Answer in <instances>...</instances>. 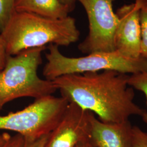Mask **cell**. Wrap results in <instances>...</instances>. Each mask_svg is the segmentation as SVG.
<instances>
[{
    "label": "cell",
    "mask_w": 147,
    "mask_h": 147,
    "mask_svg": "<svg viewBox=\"0 0 147 147\" xmlns=\"http://www.w3.org/2000/svg\"><path fill=\"white\" fill-rule=\"evenodd\" d=\"M129 74L113 70L64 75L52 80L61 96L98 116L105 123H119L145 110L134 101Z\"/></svg>",
    "instance_id": "1"
},
{
    "label": "cell",
    "mask_w": 147,
    "mask_h": 147,
    "mask_svg": "<svg viewBox=\"0 0 147 147\" xmlns=\"http://www.w3.org/2000/svg\"><path fill=\"white\" fill-rule=\"evenodd\" d=\"M80 36L76 21L70 16L53 19L16 11L0 32L8 56L47 44L68 47L76 42Z\"/></svg>",
    "instance_id": "2"
},
{
    "label": "cell",
    "mask_w": 147,
    "mask_h": 147,
    "mask_svg": "<svg viewBox=\"0 0 147 147\" xmlns=\"http://www.w3.org/2000/svg\"><path fill=\"white\" fill-rule=\"evenodd\" d=\"M46 47L32 48L8 56L0 75V111L6 104L16 99H37L53 95L57 90L52 81L42 79L38 74Z\"/></svg>",
    "instance_id": "3"
},
{
    "label": "cell",
    "mask_w": 147,
    "mask_h": 147,
    "mask_svg": "<svg viewBox=\"0 0 147 147\" xmlns=\"http://www.w3.org/2000/svg\"><path fill=\"white\" fill-rule=\"evenodd\" d=\"M46 54L47 62L42 71L45 79L52 81L64 75L113 70L133 74L147 70V61L142 57L127 58L117 51L89 53L85 56L70 57L63 55L58 46L50 44Z\"/></svg>",
    "instance_id": "4"
},
{
    "label": "cell",
    "mask_w": 147,
    "mask_h": 147,
    "mask_svg": "<svg viewBox=\"0 0 147 147\" xmlns=\"http://www.w3.org/2000/svg\"><path fill=\"white\" fill-rule=\"evenodd\" d=\"M68 104L65 98L53 95L35 99L21 110L0 116V130L16 132L25 141L36 140L53 131Z\"/></svg>",
    "instance_id": "5"
},
{
    "label": "cell",
    "mask_w": 147,
    "mask_h": 147,
    "mask_svg": "<svg viewBox=\"0 0 147 147\" xmlns=\"http://www.w3.org/2000/svg\"><path fill=\"white\" fill-rule=\"evenodd\" d=\"M84 8L89 23V32L78 49L87 55L116 51L115 37L118 19L112 0H75Z\"/></svg>",
    "instance_id": "6"
},
{
    "label": "cell",
    "mask_w": 147,
    "mask_h": 147,
    "mask_svg": "<svg viewBox=\"0 0 147 147\" xmlns=\"http://www.w3.org/2000/svg\"><path fill=\"white\" fill-rule=\"evenodd\" d=\"M93 113L70 102L58 124L48 136L45 147H75L89 141Z\"/></svg>",
    "instance_id": "7"
},
{
    "label": "cell",
    "mask_w": 147,
    "mask_h": 147,
    "mask_svg": "<svg viewBox=\"0 0 147 147\" xmlns=\"http://www.w3.org/2000/svg\"><path fill=\"white\" fill-rule=\"evenodd\" d=\"M141 0H135L130 4L122 5L116 11L118 25L115 37L116 51L127 58L141 57Z\"/></svg>",
    "instance_id": "8"
},
{
    "label": "cell",
    "mask_w": 147,
    "mask_h": 147,
    "mask_svg": "<svg viewBox=\"0 0 147 147\" xmlns=\"http://www.w3.org/2000/svg\"><path fill=\"white\" fill-rule=\"evenodd\" d=\"M132 129L129 120L105 123L93 114L89 141L94 147H132Z\"/></svg>",
    "instance_id": "9"
},
{
    "label": "cell",
    "mask_w": 147,
    "mask_h": 147,
    "mask_svg": "<svg viewBox=\"0 0 147 147\" xmlns=\"http://www.w3.org/2000/svg\"><path fill=\"white\" fill-rule=\"evenodd\" d=\"M15 11L53 19L65 18L70 12L59 0H16Z\"/></svg>",
    "instance_id": "10"
},
{
    "label": "cell",
    "mask_w": 147,
    "mask_h": 147,
    "mask_svg": "<svg viewBox=\"0 0 147 147\" xmlns=\"http://www.w3.org/2000/svg\"><path fill=\"white\" fill-rule=\"evenodd\" d=\"M128 84L133 89L139 90L143 93L146 99L147 105V70L129 75ZM142 118L147 124V110L145 111Z\"/></svg>",
    "instance_id": "11"
},
{
    "label": "cell",
    "mask_w": 147,
    "mask_h": 147,
    "mask_svg": "<svg viewBox=\"0 0 147 147\" xmlns=\"http://www.w3.org/2000/svg\"><path fill=\"white\" fill-rule=\"evenodd\" d=\"M140 13L141 40V56L147 61V0H141Z\"/></svg>",
    "instance_id": "12"
},
{
    "label": "cell",
    "mask_w": 147,
    "mask_h": 147,
    "mask_svg": "<svg viewBox=\"0 0 147 147\" xmlns=\"http://www.w3.org/2000/svg\"><path fill=\"white\" fill-rule=\"evenodd\" d=\"M16 0H0V32L7 25L15 12Z\"/></svg>",
    "instance_id": "13"
},
{
    "label": "cell",
    "mask_w": 147,
    "mask_h": 147,
    "mask_svg": "<svg viewBox=\"0 0 147 147\" xmlns=\"http://www.w3.org/2000/svg\"><path fill=\"white\" fill-rule=\"evenodd\" d=\"M132 147H147V132L137 126H133Z\"/></svg>",
    "instance_id": "14"
},
{
    "label": "cell",
    "mask_w": 147,
    "mask_h": 147,
    "mask_svg": "<svg viewBox=\"0 0 147 147\" xmlns=\"http://www.w3.org/2000/svg\"><path fill=\"white\" fill-rule=\"evenodd\" d=\"M25 142L24 137L16 134V135L11 136L9 141L2 147H23Z\"/></svg>",
    "instance_id": "15"
},
{
    "label": "cell",
    "mask_w": 147,
    "mask_h": 147,
    "mask_svg": "<svg viewBox=\"0 0 147 147\" xmlns=\"http://www.w3.org/2000/svg\"><path fill=\"white\" fill-rule=\"evenodd\" d=\"M48 136L49 135H47L32 141H27L25 140L23 147H45Z\"/></svg>",
    "instance_id": "16"
},
{
    "label": "cell",
    "mask_w": 147,
    "mask_h": 147,
    "mask_svg": "<svg viewBox=\"0 0 147 147\" xmlns=\"http://www.w3.org/2000/svg\"><path fill=\"white\" fill-rule=\"evenodd\" d=\"M7 57L8 55L6 52L5 43L0 37V71L5 68Z\"/></svg>",
    "instance_id": "17"
},
{
    "label": "cell",
    "mask_w": 147,
    "mask_h": 147,
    "mask_svg": "<svg viewBox=\"0 0 147 147\" xmlns=\"http://www.w3.org/2000/svg\"><path fill=\"white\" fill-rule=\"evenodd\" d=\"M11 136L8 132H3L0 134V147H2L9 141Z\"/></svg>",
    "instance_id": "18"
},
{
    "label": "cell",
    "mask_w": 147,
    "mask_h": 147,
    "mask_svg": "<svg viewBox=\"0 0 147 147\" xmlns=\"http://www.w3.org/2000/svg\"><path fill=\"white\" fill-rule=\"evenodd\" d=\"M59 1L63 5L68 8L70 12L73 11L74 8H75V2H76L75 0H59Z\"/></svg>",
    "instance_id": "19"
},
{
    "label": "cell",
    "mask_w": 147,
    "mask_h": 147,
    "mask_svg": "<svg viewBox=\"0 0 147 147\" xmlns=\"http://www.w3.org/2000/svg\"><path fill=\"white\" fill-rule=\"evenodd\" d=\"M75 147H94L89 141H86L79 143Z\"/></svg>",
    "instance_id": "20"
},
{
    "label": "cell",
    "mask_w": 147,
    "mask_h": 147,
    "mask_svg": "<svg viewBox=\"0 0 147 147\" xmlns=\"http://www.w3.org/2000/svg\"><path fill=\"white\" fill-rule=\"evenodd\" d=\"M112 1H115V0H112Z\"/></svg>",
    "instance_id": "21"
},
{
    "label": "cell",
    "mask_w": 147,
    "mask_h": 147,
    "mask_svg": "<svg viewBox=\"0 0 147 147\" xmlns=\"http://www.w3.org/2000/svg\"><path fill=\"white\" fill-rule=\"evenodd\" d=\"M0 75H1V71H0Z\"/></svg>",
    "instance_id": "22"
}]
</instances>
